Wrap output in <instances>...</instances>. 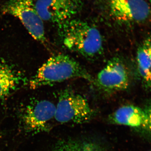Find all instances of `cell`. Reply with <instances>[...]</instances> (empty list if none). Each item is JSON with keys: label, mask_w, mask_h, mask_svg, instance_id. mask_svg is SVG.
I'll return each mask as SVG.
<instances>
[{"label": "cell", "mask_w": 151, "mask_h": 151, "mask_svg": "<svg viewBox=\"0 0 151 151\" xmlns=\"http://www.w3.org/2000/svg\"><path fill=\"white\" fill-rule=\"evenodd\" d=\"M63 44L68 49L87 59H94L103 51V39L99 31L87 22L71 19L59 26Z\"/></svg>", "instance_id": "cell-1"}, {"label": "cell", "mask_w": 151, "mask_h": 151, "mask_svg": "<svg viewBox=\"0 0 151 151\" xmlns=\"http://www.w3.org/2000/svg\"><path fill=\"white\" fill-rule=\"evenodd\" d=\"M72 78H82L93 81L92 76L75 60L66 55H57L51 57L41 66L30 81V87L37 89Z\"/></svg>", "instance_id": "cell-2"}, {"label": "cell", "mask_w": 151, "mask_h": 151, "mask_svg": "<svg viewBox=\"0 0 151 151\" xmlns=\"http://www.w3.org/2000/svg\"><path fill=\"white\" fill-rule=\"evenodd\" d=\"M94 116L88 101L81 94L70 89L60 94L54 118L59 123L81 124L87 123Z\"/></svg>", "instance_id": "cell-3"}, {"label": "cell", "mask_w": 151, "mask_h": 151, "mask_svg": "<svg viewBox=\"0 0 151 151\" xmlns=\"http://www.w3.org/2000/svg\"><path fill=\"white\" fill-rule=\"evenodd\" d=\"M1 12L19 19L36 40L42 43L46 42L43 20L36 10L34 0H9Z\"/></svg>", "instance_id": "cell-4"}, {"label": "cell", "mask_w": 151, "mask_h": 151, "mask_svg": "<svg viewBox=\"0 0 151 151\" xmlns=\"http://www.w3.org/2000/svg\"><path fill=\"white\" fill-rule=\"evenodd\" d=\"M35 7L42 20L60 26L81 10V0H34Z\"/></svg>", "instance_id": "cell-5"}, {"label": "cell", "mask_w": 151, "mask_h": 151, "mask_svg": "<svg viewBox=\"0 0 151 151\" xmlns=\"http://www.w3.org/2000/svg\"><path fill=\"white\" fill-rule=\"evenodd\" d=\"M110 15L123 24L142 22L149 18L151 9L145 0H108Z\"/></svg>", "instance_id": "cell-6"}, {"label": "cell", "mask_w": 151, "mask_h": 151, "mask_svg": "<svg viewBox=\"0 0 151 151\" xmlns=\"http://www.w3.org/2000/svg\"><path fill=\"white\" fill-rule=\"evenodd\" d=\"M56 106L47 100L32 101L25 109L22 119L27 132L38 133L47 131L48 123L54 118Z\"/></svg>", "instance_id": "cell-7"}, {"label": "cell", "mask_w": 151, "mask_h": 151, "mask_svg": "<svg viewBox=\"0 0 151 151\" xmlns=\"http://www.w3.org/2000/svg\"><path fill=\"white\" fill-rule=\"evenodd\" d=\"M96 83L105 91L117 92L127 89L129 83L127 68L121 60L114 58L97 74Z\"/></svg>", "instance_id": "cell-8"}, {"label": "cell", "mask_w": 151, "mask_h": 151, "mask_svg": "<svg viewBox=\"0 0 151 151\" xmlns=\"http://www.w3.org/2000/svg\"><path fill=\"white\" fill-rule=\"evenodd\" d=\"M111 122L128 127L146 128L147 119L144 109L133 105L122 106L109 116Z\"/></svg>", "instance_id": "cell-9"}, {"label": "cell", "mask_w": 151, "mask_h": 151, "mask_svg": "<svg viewBox=\"0 0 151 151\" xmlns=\"http://www.w3.org/2000/svg\"><path fill=\"white\" fill-rule=\"evenodd\" d=\"M20 77L12 68L0 61V105L17 89L20 83Z\"/></svg>", "instance_id": "cell-10"}, {"label": "cell", "mask_w": 151, "mask_h": 151, "mask_svg": "<svg viewBox=\"0 0 151 151\" xmlns=\"http://www.w3.org/2000/svg\"><path fill=\"white\" fill-rule=\"evenodd\" d=\"M51 151H106L96 143L80 140L60 141Z\"/></svg>", "instance_id": "cell-11"}, {"label": "cell", "mask_w": 151, "mask_h": 151, "mask_svg": "<svg viewBox=\"0 0 151 151\" xmlns=\"http://www.w3.org/2000/svg\"><path fill=\"white\" fill-rule=\"evenodd\" d=\"M137 61L140 75L145 84L151 88V57L142 46L138 48Z\"/></svg>", "instance_id": "cell-12"}, {"label": "cell", "mask_w": 151, "mask_h": 151, "mask_svg": "<svg viewBox=\"0 0 151 151\" xmlns=\"http://www.w3.org/2000/svg\"><path fill=\"white\" fill-rule=\"evenodd\" d=\"M147 116V122L146 128L151 133V102L144 109Z\"/></svg>", "instance_id": "cell-13"}, {"label": "cell", "mask_w": 151, "mask_h": 151, "mask_svg": "<svg viewBox=\"0 0 151 151\" xmlns=\"http://www.w3.org/2000/svg\"><path fill=\"white\" fill-rule=\"evenodd\" d=\"M142 46L151 57V37H148L145 41Z\"/></svg>", "instance_id": "cell-14"}, {"label": "cell", "mask_w": 151, "mask_h": 151, "mask_svg": "<svg viewBox=\"0 0 151 151\" xmlns=\"http://www.w3.org/2000/svg\"><path fill=\"white\" fill-rule=\"evenodd\" d=\"M149 1H150V4H151V0H149Z\"/></svg>", "instance_id": "cell-15"}, {"label": "cell", "mask_w": 151, "mask_h": 151, "mask_svg": "<svg viewBox=\"0 0 151 151\" xmlns=\"http://www.w3.org/2000/svg\"><path fill=\"white\" fill-rule=\"evenodd\" d=\"M0 151H1V150H0Z\"/></svg>", "instance_id": "cell-16"}]
</instances>
